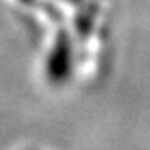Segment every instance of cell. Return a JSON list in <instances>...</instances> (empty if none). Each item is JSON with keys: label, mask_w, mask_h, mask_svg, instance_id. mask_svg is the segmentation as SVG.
Instances as JSON below:
<instances>
[{"label": "cell", "mask_w": 150, "mask_h": 150, "mask_svg": "<svg viewBox=\"0 0 150 150\" xmlns=\"http://www.w3.org/2000/svg\"><path fill=\"white\" fill-rule=\"evenodd\" d=\"M72 67V49H71V42L65 33H62L56 40V45L52 49L49 63H47V76L51 81L54 83H63Z\"/></svg>", "instance_id": "6da1fadb"}, {"label": "cell", "mask_w": 150, "mask_h": 150, "mask_svg": "<svg viewBox=\"0 0 150 150\" xmlns=\"http://www.w3.org/2000/svg\"><path fill=\"white\" fill-rule=\"evenodd\" d=\"M22 2H31V0H22Z\"/></svg>", "instance_id": "7a4b0ae2"}]
</instances>
